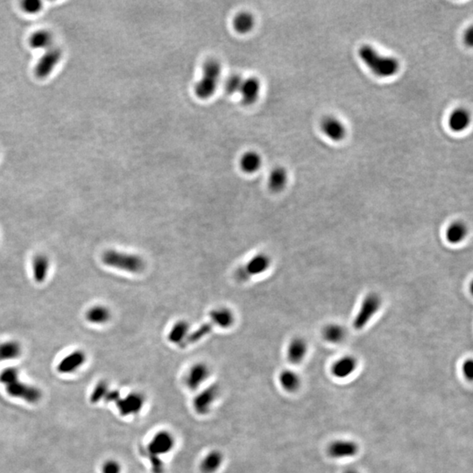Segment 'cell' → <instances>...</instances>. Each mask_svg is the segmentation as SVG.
Listing matches in <instances>:
<instances>
[{"mask_svg": "<svg viewBox=\"0 0 473 473\" xmlns=\"http://www.w3.org/2000/svg\"><path fill=\"white\" fill-rule=\"evenodd\" d=\"M358 55L365 65L380 78H390L399 70V63L396 59L381 55L368 45L358 49Z\"/></svg>", "mask_w": 473, "mask_h": 473, "instance_id": "cell-1", "label": "cell"}, {"mask_svg": "<svg viewBox=\"0 0 473 473\" xmlns=\"http://www.w3.org/2000/svg\"><path fill=\"white\" fill-rule=\"evenodd\" d=\"M102 261L107 267L131 274H140L146 268V261L143 257L116 249L106 250L102 255Z\"/></svg>", "mask_w": 473, "mask_h": 473, "instance_id": "cell-2", "label": "cell"}, {"mask_svg": "<svg viewBox=\"0 0 473 473\" xmlns=\"http://www.w3.org/2000/svg\"><path fill=\"white\" fill-rule=\"evenodd\" d=\"M382 300L376 293H369L363 299L359 310L353 319V328L356 330H362L368 325L372 318L376 315L381 308Z\"/></svg>", "mask_w": 473, "mask_h": 473, "instance_id": "cell-3", "label": "cell"}, {"mask_svg": "<svg viewBox=\"0 0 473 473\" xmlns=\"http://www.w3.org/2000/svg\"><path fill=\"white\" fill-rule=\"evenodd\" d=\"M272 259L268 253L259 252L236 271V278L242 282L247 281L254 276L263 275L271 268Z\"/></svg>", "mask_w": 473, "mask_h": 473, "instance_id": "cell-4", "label": "cell"}, {"mask_svg": "<svg viewBox=\"0 0 473 473\" xmlns=\"http://www.w3.org/2000/svg\"><path fill=\"white\" fill-rule=\"evenodd\" d=\"M62 50L60 47H53L45 51L37 62L35 68V76L39 79H45L50 76L62 59Z\"/></svg>", "mask_w": 473, "mask_h": 473, "instance_id": "cell-5", "label": "cell"}, {"mask_svg": "<svg viewBox=\"0 0 473 473\" xmlns=\"http://www.w3.org/2000/svg\"><path fill=\"white\" fill-rule=\"evenodd\" d=\"M210 366L204 362L195 363L188 369L184 376V384L190 390L196 391L210 378Z\"/></svg>", "mask_w": 473, "mask_h": 473, "instance_id": "cell-6", "label": "cell"}, {"mask_svg": "<svg viewBox=\"0 0 473 473\" xmlns=\"http://www.w3.org/2000/svg\"><path fill=\"white\" fill-rule=\"evenodd\" d=\"M5 389L9 395L17 399H23L28 403L35 404L39 402L42 396V393L39 388L23 383L20 381V380L12 384L6 386Z\"/></svg>", "mask_w": 473, "mask_h": 473, "instance_id": "cell-7", "label": "cell"}, {"mask_svg": "<svg viewBox=\"0 0 473 473\" xmlns=\"http://www.w3.org/2000/svg\"><path fill=\"white\" fill-rule=\"evenodd\" d=\"M175 440L173 434L167 431L157 432L150 440L148 450L155 456H162L169 453L174 449Z\"/></svg>", "mask_w": 473, "mask_h": 473, "instance_id": "cell-8", "label": "cell"}, {"mask_svg": "<svg viewBox=\"0 0 473 473\" xmlns=\"http://www.w3.org/2000/svg\"><path fill=\"white\" fill-rule=\"evenodd\" d=\"M327 451L330 458L336 459L352 458L358 452V446L353 441L338 440L330 443Z\"/></svg>", "mask_w": 473, "mask_h": 473, "instance_id": "cell-9", "label": "cell"}, {"mask_svg": "<svg viewBox=\"0 0 473 473\" xmlns=\"http://www.w3.org/2000/svg\"><path fill=\"white\" fill-rule=\"evenodd\" d=\"M86 354L81 350H77L70 353L59 362L57 371L63 374H70L83 365L86 361Z\"/></svg>", "mask_w": 473, "mask_h": 473, "instance_id": "cell-10", "label": "cell"}, {"mask_svg": "<svg viewBox=\"0 0 473 473\" xmlns=\"http://www.w3.org/2000/svg\"><path fill=\"white\" fill-rule=\"evenodd\" d=\"M210 322L222 329H229L235 323V315L228 307L221 306L214 308L210 311Z\"/></svg>", "mask_w": 473, "mask_h": 473, "instance_id": "cell-11", "label": "cell"}, {"mask_svg": "<svg viewBox=\"0 0 473 473\" xmlns=\"http://www.w3.org/2000/svg\"><path fill=\"white\" fill-rule=\"evenodd\" d=\"M217 391L216 388H206L202 392L199 393L195 398L194 408L199 415H206L210 412L213 406L215 400L217 399Z\"/></svg>", "mask_w": 473, "mask_h": 473, "instance_id": "cell-12", "label": "cell"}, {"mask_svg": "<svg viewBox=\"0 0 473 473\" xmlns=\"http://www.w3.org/2000/svg\"><path fill=\"white\" fill-rule=\"evenodd\" d=\"M308 344L303 338H293L287 345V360L293 365H298L306 357Z\"/></svg>", "mask_w": 473, "mask_h": 473, "instance_id": "cell-13", "label": "cell"}, {"mask_svg": "<svg viewBox=\"0 0 473 473\" xmlns=\"http://www.w3.org/2000/svg\"><path fill=\"white\" fill-rule=\"evenodd\" d=\"M357 360L353 356H344L336 361L332 365L331 372L338 379L351 376L357 369Z\"/></svg>", "mask_w": 473, "mask_h": 473, "instance_id": "cell-14", "label": "cell"}, {"mask_svg": "<svg viewBox=\"0 0 473 473\" xmlns=\"http://www.w3.org/2000/svg\"><path fill=\"white\" fill-rule=\"evenodd\" d=\"M321 126L323 133L333 141H341L346 134L345 125L332 117H328L324 118Z\"/></svg>", "mask_w": 473, "mask_h": 473, "instance_id": "cell-15", "label": "cell"}, {"mask_svg": "<svg viewBox=\"0 0 473 473\" xmlns=\"http://www.w3.org/2000/svg\"><path fill=\"white\" fill-rule=\"evenodd\" d=\"M468 233L469 229L466 223L459 220L454 221L446 228L445 238L448 243L456 245L461 244L463 241L466 240Z\"/></svg>", "mask_w": 473, "mask_h": 473, "instance_id": "cell-16", "label": "cell"}, {"mask_svg": "<svg viewBox=\"0 0 473 473\" xmlns=\"http://www.w3.org/2000/svg\"><path fill=\"white\" fill-rule=\"evenodd\" d=\"M190 334V323L186 320H179L171 327L167 333V339L174 345H184Z\"/></svg>", "mask_w": 473, "mask_h": 473, "instance_id": "cell-17", "label": "cell"}, {"mask_svg": "<svg viewBox=\"0 0 473 473\" xmlns=\"http://www.w3.org/2000/svg\"><path fill=\"white\" fill-rule=\"evenodd\" d=\"M239 92L242 100L246 105H252L256 101L260 92V82L257 78H250L243 81Z\"/></svg>", "mask_w": 473, "mask_h": 473, "instance_id": "cell-18", "label": "cell"}, {"mask_svg": "<svg viewBox=\"0 0 473 473\" xmlns=\"http://www.w3.org/2000/svg\"><path fill=\"white\" fill-rule=\"evenodd\" d=\"M116 402L121 415H127L139 412L142 407L143 400L141 396L138 394H131L123 399H120L119 397Z\"/></svg>", "mask_w": 473, "mask_h": 473, "instance_id": "cell-19", "label": "cell"}, {"mask_svg": "<svg viewBox=\"0 0 473 473\" xmlns=\"http://www.w3.org/2000/svg\"><path fill=\"white\" fill-rule=\"evenodd\" d=\"M29 45L34 49H45L53 47L54 35L49 30L41 29L35 32L29 38Z\"/></svg>", "mask_w": 473, "mask_h": 473, "instance_id": "cell-20", "label": "cell"}, {"mask_svg": "<svg viewBox=\"0 0 473 473\" xmlns=\"http://www.w3.org/2000/svg\"><path fill=\"white\" fill-rule=\"evenodd\" d=\"M112 311L105 305H94L89 308L85 314L87 321L94 324H105L112 318Z\"/></svg>", "mask_w": 473, "mask_h": 473, "instance_id": "cell-21", "label": "cell"}, {"mask_svg": "<svg viewBox=\"0 0 473 473\" xmlns=\"http://www.w3.org/2000/svg\"><path fill=\"white\" fill-rule=\"evenodd\" d=\"M50 268V261L47 255L38 254L33 261V275L35 281L42 283L47 279L48 271Z\"/></svg>", "mask_w": 473, "mask_h": 473, "instance_id": "cell-22", "label": "cell"}, {"mask_svg": "<svg viewBox=\"0 0 473 473\" xmlns=\"http://www.w3.org/2000/svg\"><path fill=\"white\" fill-rule=\"evenodd\" d=\"M224 462L223 454L218 450H212L202 458L200 470L202 473H215L221 468Z\"/></svg>", "mask_w": 473, "mask_h": 473, "instance_id": "cell-23", "label": "cell"}, {"mask_svg": "<svg viewBox=\"0 0 473 473\" xmlns=\"http://www.w3.org/2000/svg\"><path fill=\"white\" fill-rule=\"evenodd\" d=\"M287 171L283 167H276L268 177V188L274 193H279L286 188L287 183Z\"/></svg>", "mask_w": 473, "mask_h": 473, "instance_id": "cell-24", "label": "cell"}, {"mask_svg": "<svg viewBox=\"0 0 473 473\" xmlns=\"http://www.w3.org/2000/svg\"><path fill=\"white\" fill-rule=\"evenodd\" d=\"M471 122V115L466 109L455 110L449 118V126L454 132H462L466 130Z\"/></svg>", "mask_w": 473, "mask_h": 473, "instance_id": "cell-25", "label": "cell"}, {"mask_svg": "<svg viewBox=\"0 0 473 473\" xmlns=\"http://www.w3.org/2000/svg\"><path fill=\"white\" fill-rule=\"evenodd\" d=\"M21 353V345L16 340H8L0 343V361L15 359L20 357Z\"/></svg>", "mask_w": 473, "mask_h": 473, "instance_id": "cell-26", "label": "cell"}, {"mask_svg": "<svg viewBox=\"0 0 473 473\" xmlns=\"http://www.w3.org/2000/svg\"><path fill=\"white\" fill-rule=\"evenodd\" d=\"M322 337L328 343L339 344L346 337V331L345 328L338 323H330L323 328Z\"/></svg>", "mask_w": 473, "mask_h": 473, "instance_id": "cell-27", "label": "cell"}, {"mask_svg": "<svg viewBox=\"0 0 473 473\" xmlns=\"http://www.w3.org/2000/svg\"><path fill=\"white\" fill-rule=\"evenodd\" d=\"M279 384L287 392H295L301 385V379L298 374L291 370H284L279 373Z\"/></svg>", "mask_w": 473, "mask_h": 473, "instance_id": "cell-28", "label": "cell"}, {"mask_svg": "<svg viewBox=\"0 0 473 473\" xmlns=\"http://www.w3.org/2000/svg\"><path fill=\"white\" fill-rule=\"evenodd\" d=\"M218 81L202 77L195 86V92L199 98L207 99L211 97L217 89Z\"/></svg>", "mask_w": 473, "mask_h": 473, "instance_id": "cell-29", "label": "cell"}, {"mask_svg": "<svg viewBox=\"0 0 473 473\" xmlns=\"http://www.w3.org/2000/svg\"><path fill=\"white\" fill-rule=\"evenodd\" d=\"M261 158L254 152H247L241 157L240 167L244 173L253 174L260 169L261 166Z\"/></svg>", "mask_w": 473, "mask_h": 473, "instance_id": "cell-30", "label": "cell"}, {"mask_svg": "<svg viewBox=\"0 0 473 473\" xmlns=\"http://www.w3.org/2000/svg\"><path fill=\"white\" fill-rule=\"evenodd\" d=\"M254 18L249 12H240L233 20V27L239 34H247L254 27Z\"/></svg>", "mask_w": 473, "mask_h": 473, "instance_id": "cell-31", "label": "cell"}, {"mask_svg": "<svg viewBox=\"0 0 473 473\" xmlns=\"http://www.w3.org/2000/svg\"><path fill=\"white\" fill-rule=\"evenodd\" d=\"M202 77L218 81L222 73L221 64L214 59L208 60L202 66Z\"/></svg>", "mask_w": 473, "mask_h": 473, "instance_id": "cell-32", "label": "cell"}, {"mask_svg": "<svg viewBox=\"0 0 473 473\" xmlns=\"http://www.w3.org/2000/svg\"><path fill=\"white\" fill-rule=\"evenodd\" d=\"M212 328H213V325L211 322H205L203 323L200 327H198L197 330L191 332V333L189 335V337L187 338L186 342L184 345H190V344H194V343H197V342L201 340L202 338H204L205 336H208L209 334L211 332L212 330Z\"/></svg>", "mask_w": 473, "mask_h": 473, "instance_id": "cell-33", "label": "cell"}, {"mask_svg": "<svg viewBox=\"0 0 473 473\" xmlns=\"http://www.w3.org/2000/svg\"><path fill=\"white\" fill-rule=\"evenodd\" d=\"M20 379V372L15 367H7L0 372V383L4 387L14 383Z\"/></svg>", "mask_w": 473, "mask_h": 473, "instance_id": "cell-34", "label": "cell"}, {"mask_svg": "<svg viewBox=\"0 0 473 473\" xmlns=\"http://www.w3.org/2000/svg\"><path fill=\"white\" fill-rule=\"evenodd\" d=\"M244 79L241 78L238 75H233L226 79L225 83V91L228 94L236 93L239 92L241 86L243 83Z\"/></svg>", "mask_w": 473, "mask_h": 473, "instance_id": "cell-35", "label": "cell"}, {"mask_svg": "<svg viewBox=\"0 0 473 473\" xmlns=\"http://www.w3.org/2000/svg\"><path fill=\"white\" fill-rule=\"evenodd\" d=\"M109 392L108 385L105 381H100L99 383L96 385L94 388L93 391L91 393L90 395V401L92 403H97L100 401L103 398H105V395Z\"/></svg>", "mask_w": 473, "mask_h": 473, "instance_id": "cell-36", "label": "cell"}, {"mask_svg": "<svg viewBox=\"0 0 473 473\" xmlns=\"http://www.w3.org/2000/svg\"><path fill=\"white\" fill-rule=\"evenodd\" d=\"M42 2L39 0H27L22 2V9L24 12L29 14H36L41 11Z\"/></svg>", "mask_w": 473, "mask_h": 473, "instance_id": "cell-37", "label": "cell"}, {"mask_svg": "<svg viewBox=\"0 0 473 473\" xmlns=\"http://www.w3.org/2000/svg\"><path fill=\"white\" fill-rule=\"evenodd\" d=\"M122 467L118 462L109 459L102 466V473H121Z\"/></svg>", "mask_w": 473, "mask_h": 473, "instance_id": "cell-38", "label": "cell"}, {"mask_svg": "<svg viewBox=\"0 0 473 473\" xmlns=\"http://www.w3.org/2000/svg\"><path fill=\"white\" fill-rule=\"evenodd\" d=\"M463 373L468 380H473V362L472 359H467L463 364Z\"/></svg>", "mask_w": 473, "mask_h": 473, "instance_id": "cell-39", "label": "cell"}, {"mask_svg": "<svg viewBox=\"0 0 473 473\" xmlns=\"http://www.w3.org/2000/svg\"><path fill=\"white\" fill-rule=\"evenodd\" d=\"M473 28L470 27L469 29L466 32L465 34V36H464V39H465V42L469 45V46H472L473 45Z\"/></svg>", "mask_w": 473, "mask_h": 473, "instance_id": "cell-40", "label": "cell"}, {"mask_svg": "<svg viewBox=\"0 0 473 473\" xmlns=\"http://www.w3.org/2000/svg\"><path fill=\"white\" fill-rule=\"evenodd\" d=\"M344 473H357V471H355V470L347 469V470H345V472H344Z\"/></svg>", "mask_w": 473, "mask_h": 473, "instance_id": "cell-41", "label": "cell"}]
</instances>
